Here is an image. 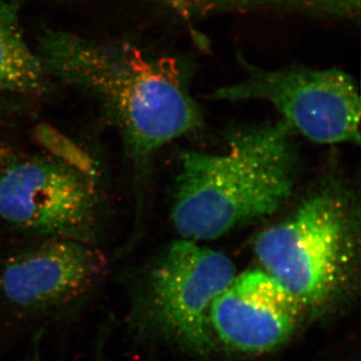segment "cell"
<instances>
[{
	"instance_id": "3",
	"label": "cell",
	"mask_w": 361,
	"mask_h": 361,
	"mask_svg": "<svg viewBox=\"0 0 361 361\" xmlns=\"http://www.w3.org/2000/svg\"><path fill=\"white\" fill-rule=\"evenodd\" d=\"M263 271L301 310H322L341 295L357 257L353 203L337 187L323 188L290 217L268 228L254 246Z\"/></svg>"
},
{
	"instance_id": "4",
	"label": "cell",
	"mask_w": 361,
	"mask_h": 361,
	"mask_svg": "<svg viewBox=\"0 0 361 361\" xmlns=\"http://www.w3.org/2000/svg\"><path fill=\"white\" fill-rule=\"evenodd\" d=\"M244 71L236 82L215 90L211 99H259L272 104L292 132L316 144L360 142V97L353 78L339 68H263L237 56Z\"/></svg>"
},
{
	"instance_id": "7",
	"label": "cell",
	"mask_w": 361,
	"mask_h": 361,
	"mask_svg": "<svg viewBox=\"0 0 361 361\" xmlns=\"http://www.w3.org/2000/svg\"><path fill=\"white\" fill-rule=\"evenodd\" d=\"M106 266L104 254L90 243L49 238L7 261L0 291L20 310H52L89 291Z\"/></svg>"
},
{
	"instance_id": "8",
	"label": "cell",
	"mask_w": 361,
	"mask_h": 361,
	"mask_svg": "<svg viewBox=\"0 0 361 361\" xmlns=\"http://www.w3.org/2000/svg\"><path fill=\"white\" fill-rule=\"evenodd\" d=\"M301 307L263 270L236 275L209 311V326L226 346L240 353H267L288 341Z\"/></svg>"
},
{
	"instance_id": "6",
	"label": "cell",
	"mask_w": 361,
	"mask_h": 361,
	"mask_svg": "<svg viewBox=\"0 0 361 361\" xmlns=\"http://www.w3.org/2000/svg\"><path fill=\"white\" fill-rule=\"evenodd\" d=\"M94 178L59 158L9 160L0 172V219L40 236L90 243L99 216Z\"/></svg>"
},
{
	"instance_id": "11",
	"label": "cell",
	"mask_w": 361,
	"mask_h": 361,
	"mask_svg": "<svg viewBox=\"0 0 361 361\" xmlns=\"http://www.w3.org/2000/svg\"><path fill=\"white\" fill-rule=\"evenodd\" d=\"M11 103V102L0 101V116L7 115V114L11 113V111H16L18 109V106Z\"/></svg>"
},
{
	"instance_id": "2",
	"label": "cell",
	"mask_w": 361,
	"mask_h": 361,
	"mask_svg": "<svg viewBox=\"0 0 361 361\" xmlns=\"http://www.w3.org/2000/svg\"><path fill=\"white\" fill-rule=\"evenodd\" d=\"M291 135L281 121L233 133L223 153L183 152L172 208L180 236L219 238L283 205L295 182Z\"/></svg>"
},
{
	"instance_id": "5",
	"label": "cell",
	"mask_w": 361,
	"mask_h": 361,
	"mask_svg": "<svg viewBox=\"0 0 361 361\" xmlns=\"http://www.w3.org/2000/svg\"><path fill=\"white\" fill-rule=\"evenodd\" d=\"M235 277V266L225 254L201 242L178 240L149 271L135 300L133 323L205 351L211 345V305Z\"/></svg>"
},
{
	"instance_id": "12",
	"label": "cell",
	"mask_w": 361,
	"mask_h": 361,
	"mask_svg": "<svg viewBox=\"0 0 361 361\" xmlns=\"http://www.w3.org/2000/svg\"><path fill=\"white\" fill-rule=\"evenodd\" d=\"M11 155V149L6 145L0 142V166L9 158Z\"/></svg>"
},
{
	"instance_id": "1",
	"label": "cell",
	"mask_w": 361,
	"mask_h": 361,
	"mask_svg": "<svg viewBox=\"0 0 361 361\" xmlns=\"http://www.w3.org/2000/svg\"><path fill=\"white\" fill-rule=\"evenodd\" d=\"M37 44L47 75L96 97L120 130L137 188L159 149L203 129L200 106L177 59L51 28Z\"/></svg>"
},
{
	"instance_id": "9",
	"label": "cell",
	"mask_w": 361,
	"mask_h": 361,
	"mask_svg": "<svg viewBox=\"0 0 361 361\" xmlns=\"http://www.w3.org/2000/svg\"><path fill=\"white\" fill-rule=\"evenodd\" d=\"M18 0H0V90L39 96L47 90V73L26 42Z\"/></svg>"
},
{
	"instance_id": "10",
	"label": "cell",
	"mask_w": 361,
	"mask_h": 361,
	"mask_svg": "<svg viewBox=\"0 0 361 361\" xmlns=\"http://www.w3.org/2000/svg\"><path fill=\"white\" fill-rule=\"evenodd\" d=\"M178 13L189 16H207L229 11L257 8H286L305 13L334 18H357L360 0H161Z\"/></svg>"
}]
</instances>
